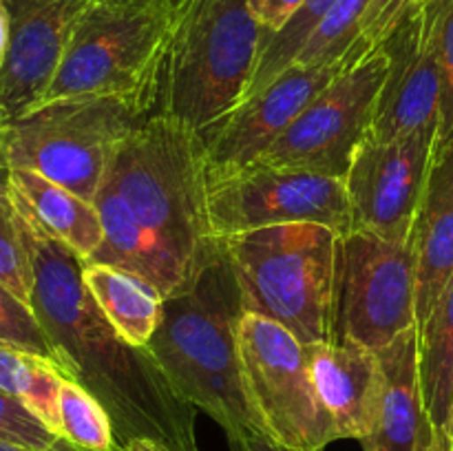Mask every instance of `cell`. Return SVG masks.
<instances>
[{
	"mask_svg": "<svg viewBox=\"0 0 453 451\" xmlns=\"http://www.w3.org/2000/svg\"><path fill=\"white\" fill-rule=\"evenodd\" d=\"M146 115L118 96L40 102L3 124L0 155L9 168L34 171L93 202L115 149Z\"/></svg>",
	"mask_w": 453,
	"mask_h": 451,
	"instance_id": "obj_7",
	"label": "cell"
},
{
	"mask_svg": "<svg viewBox=\"0 0 453 451\" xmlns=\"http://www.w3.org/2000/svg\"><path fill=\"white\" fill-rule=\"evenodd\" d=\"M418 3L420 0H370L363 13L358 42L367 49L380 47Z\"/></svg>",
	"mask_w": 453,
	"mask_h": 451,
	"instance_id": "obj_31",
	"label": "cell"
},
{
	"mask_svg": "<svg viewBox=\"0 0 453 451\" xmlns=\"http://www.w3.org/2000/svg\"><path fill=\"white\" fill-rule=\"evenodd\" d=\"M416 323V265L410 241L365 230L339 237L332 340L379 352Z\"/></svg>",
	"mask_w": 453,
	"mask_h": 451,
	"instance_id": "obj_9",
	"label": "cell"
},
{
	"mask_svg": "<svg viewBox=\"0 0 453 451\" xmlns=\"http://www.w3.org/2000/svg\"><path fill=\"white\" fill-rule=\"evenodd\" d=\"M233 451H308V449H292V447L279 445L273 438L261 436V433H248V436L230 440Z\"/></svg>",
	"mask_w": 453,
	"mask_h": 451,
	"instance_id": "obj_33",
	"label": "cell"
},
{
	"mask_svg": "<svg viewBox=\"0 0 453 451\" xmlns=\"http://www.w3.org/2000/svg\"><path fill=\"white\" fill-rule=\"evenodd\" d=\"M0 343L38 354V356L58 365L56 352H53L44 330L40 327L31 305L13 294L3 281H0Z\"/></svg>",
	"mask_w": 453,
	"mask_h": 451,
	"instance_id": "obj_28",
	"label": "cell"
},
{
	"mask_svg": "<svg viewBox=\"0 0 453 451\" xmlns=\"http://www.w3.org/2000/svg\"><path fill=\"white\" fill-rule=\"evenodd\" d=\"M339 237L326 224L296 221L219 239L243 312L288 327L303 345L332 340Z\"/></svg>",
	"mask_w": 453,
	"mask_h": 451,
	"instance_id": "obj_5",
	"label": "cell"
},
{
	"mask_svg": "<svg viewBox=\"0 0 453 451\" xmlns=\"http://www.w3.org/2000/svg\"><path fill=\"white\" fill-rule=\"evenodd\" d=\"M242 376L265 436L292 449L323 451L339 440L314 387L305 345L288 327L243 312L237 323Z\"/></svg>",
	"mask_w": 453,
	"mask_h": 451,
	"instance_id": "obj_8",
	"label": "cell"
},
{
	"mask_svg": "<svg viewBox=\"0 0 453 451\" xmlns=\"http://www.w3.org/2000/svg\"><path fill=\"white\" fill-rule=\"evenodd\" d=\"M380 385L365 451H441L425 405L418 367V325L410 327L376 352Z\"/></svg>",
	"mask_w": 453,
	"mask_h": 451,
	"instance_id": "obj_16",
	"label": "cell"
},
{
	"mask_svg": "<svg viewBox=\"0 0 453 451\" xmlns=\"http://www.w3.org/2000/svg\"><path fill=\"white\" fill-rule=\"evenodd\" d=\"M370 0H336L334 7L326 13L308 42L296 56L295 65L326 66L348 60L352 56H365L372 49L358 42L361 20Z\"/></svg>",
	"mask_w": 453,
	"mask_h": 451,
	"instance_id": "obj_24",
	"label": "cell"
},
{
	"mask_svg": "<svg viewBox=\"0 0 453 451\" xmlns=\"http://www.w3.org/2000/svg\"><path fill=\"white\" fill-rule=\"evenodd\" d=\"M82 277L119 339L131 348H146L162 321V292L128 270L93 261H84Z\"/></svg>",
	"mask_w": 453,
	"mask_h": 451,
	"instance_id": "obj_20",
	"label": "cell"
},
{
	"mask_svg": "<svg viewBox=\"0 0 453 451\" xmlns=\"http://www.w3.org/2000/svg\"><path fill=\"white\" fill-rule=\"evenodd\" d=\"M334 4L336 0H305L303 7L290 18V22H288L283 29L268 35V40H265L264 44V51H261L259 65H257L255 78H252L250 91H248V97L259 93L261 88L268 87L279 73H283L288 66L295 65L296 56L301 53L303 44L308 42L312 31L317 29L319 22L326 18V13L330 11Z\"/></svg>",
	"mask_w": 453,
	"mask_h": 451,
	"instance_id": "obj_26",
	"label": "cell"
},
{
	"mask_svg": "<svg viewBox=\"0 0 453 451\" xmlns=\"http://www.w3.org/2000/svg\"><path fill=\"white\" fill-rule=\"evenodd\" d=\"M310 374L339 438L363 440L370 432L380 385L379 356L352 340L305 345Z\"/></svg>",
	"mask_w": 453,
	"mask_h": 451,
	"instance_id": "obj_17",
	"label": "cell"
},
{
	"mask_svg": "<svg viewBox=\"0 0 453 451\" xmlns=\"http://www.w3.org/2000/svg\"><path fill=\"white\" fill-rule=\"evenodd\" d=\"M12 193L34 274L31 310L62 374L109 411L118 451L133 440H150L166 451H199L197 409L173 392L149 349L119 339L84 286V261L40 224L16 190Z\"/></svg>",
	"mask_w": 453,
	"mask_h": 451,
	"instance_id": "obj_1",
	"label": "cell"
},
{
	"mask_svg": "<svg viewBox=\"0 0 453 451\" xmlns=\"http://www.w3.org/2000/svg\"><path fill=\"white\" fill-rule=\"evenodd\" d=\"M9 34H12V13L4 4H0V73H3L4 60H7Z\"/></svg>",
	"mask_w": 453,
	"mask_h": 451,
	"instance_id": "obj_34",
	"label": "cell"
},
{
	"mask_svg": "<svg viewBox=\"0 0 453 451\" xmlns=\"http://www.w3.org/2000/svg\"><path fill=\"white\" fill-rule=\"evenodd\" d=\"M0 133H3V122H0Z\"/></svg>",
	"mask_w": 453,
	"mask_h": 451,
	"instance_id": "obj_39",
	"label": "cell"
},
{
	"mask_svg": "<svg viewBox=\"0 0 453 451\" xmlns=\"http://www.w3.org/2000/svg\"><path fill=\"white\" fill-rule=\"evenodd\" d=\"M416 323L423 325L453 274V141L438 144L410 234Z\"/></svg>",
	"mask_w": 453,
	"mask_h": 451,
	"instance_id": "obj_18",
	"label": "cell"
},
{
	"mask_svg": "<svg viewBox=\"0 0 453 451\" xmlns=\"http://www.w3.org/2000/svg\"><path fill=\"white\" fill-rule=\"evenodd\" d=\"M268 31L246 0H175L159 80V113L203 131L250 91Z\"/></svg>",
	"mask_w": 453,
	"mask_h": 451,
	"instance_id": "obj_4",
	"label": "cell"
},
{
	"mask_svg": "<svg viewBox=\"0 0 453 451\" xmlns=\"http://www.w3.org/2000/svg\"><path fill=\"white\" fill-rule=\"evenodd\" d=\"M104 180L153 241L173 296L188 290L221 250L208 212L202 133L155 111L119 141Z\"/></svg>",
	"mask_w": 453,
	"mask_h": 451,
	"instance_id": "obj_2",
	"label": "cell"
},
{
	"mask_svg": "<svg viewBox=\"0 0 453 451\" xmlns=\"http://www.w3.org/2000/svg\"><path fill=\"white\" fill-rule=\"evenodd\" d=\"M93 203L100 212L104 241L88 261L128 270V272L149 281L153 287H157L164 299H171V281H168L166 270L159 261L153 241L109 180H102Z\"/></svg>",
	"mask_w": 453,
	"mask_h": 451,
	"instance_id": "obj_21",
	"label": "cell"
},
{
	"mask_svg": "<svg viewBox=\"0 0 453 451\" xmlns=\"http://www.w3.org/2000/svg\"><path fill=\"white\" fill-rule=\"evenodd\" d=\"M445 4L447 0H420L380 44L389 65L370 131L374 140H392L438 126Z\"/></svg>",
	"mask_w": 453,
	"mask_h": 451,
	"instance_id": "obj_13",
	"label": "cell"
},
{
	"mask_svg": "<svg viewBox=\"0 0 453 451\" xmlns=\"http://www.w3.org/2000/svg\"><path fill=\"white\" fill-rule=\"evenodd\" d=\"M453 141V0H447L441 25V113L438 144Z\"/></svg>",
	"mask_w": 453,
	"mask_h": 451,
	"instance_id": "obj_30",
	"label": "cell"
},
{
	"mask_svg": "<svg viewBox=\"0 0 453 451\" xmlns=\"http://www.w3.org/2000/svg\"><path fill=\"white\" fill-rule=\"evenodd\" d=\"M18 0H0V4H4V7H12V4H16Z\"/></svg>",
	"mask_w": 453,
	"mask_h": 451,
	"instance_id": "obj_38",
	"label": "cell"
},
{
	"mask_svg": "<svg viewBox=\"0 0 453 451\" xmlns=\"http://www.w3.org/2000/svg\"><path fill=\"white\" fill-rule=\"evenodd\" d=\"M418 367L425 405L441 451H451L453 407V274L423 325H418Z\"/></svg>",
	"mask_w": 453,
	"mask_h": 451,
	"instance_id": "obj_22",
	"label": "cell"
},
{
	"mask_svg": "<svg viewBox=\"0 0 453 451\" xmlns=\"http://www.w3.org/2000/svg\"><path fill=\"white\" fill-rule=\"evenodd\" d=\"M34 411L27 409L18 398L0 389V440L27 447V449L47 451L60 440Z\"/></svg>",
	"mask_w": 453,
	"mask_h": 451,
	"instance_id": "obj_29",
	"label": "cell"
},
{
	"mask_svg": "<svg viewBox=\"0 0 453 451\" xmlns=\"http://www.w3.org/2000/svg\"><path fill=\"white\" fill-rule=\"evenodd\" d=\"M451 451H453V442H451Z\"/></svg>",
	"mask_w": 453,
	"mask_h": 451,
	"instance_id": "obj_40",
	"label": "cell"
},
{
	"mask_svg": "<svg viewBox=\"0 0 453 451\" xmlns=\"http://www.w3.org/2000/svg\"><path fill=\"white\" fill-rule=\"evenodd\" d=\"M305 0H246L248 9L255 20L268 31L270 35L290 22V18L303 7Z\"/></svg>",
	"mask_w": 453,
	"mask_h": 451,
	"instance_id": "obj_32",
	"label": "cell"
},
{
	"mask_svg": "<svg viewBox=\"0 0 453 451\" xmlns=\"http://www.w3.org/2000/svg\"><path fill=\"white\" fill-rule=\"evenodd\" d=\"M449 438L453 442V407H451V418H449Z\"/></svg>",
	"mask_w": 453,
	"mask_h": 451,
	"instance_id": "obj_37",
	"label": "cell"
},
{
	"mask_svg": "<svg viewBox=\"0 0 453 451\" xmlns=\"http://www.w3.org/2000/svg\"><path fill=\"white\" fill-rule=\"evenodd\" d=\"M239 287L224 248L188 290L164 299L157 332L146 345L173 392L211 416L230 440L261 433L239 358Z\"/></svg>",
	"mask_w": 453,
	"mask_h": 451,
	"instance_id": "obj_3",
	"label": "cell"
},
{
	"mask_svg": "<svg viewBox=\"0 0 453 451\" xmlns=\"http://www.w3.org/2000/svg\"><path fill=\"white\" fill-rule=\"evenodd\" d=\"M93 0H18L12 4L7 60L0 73V122L40 104L73 31Z\"/></svg>",
	"mask_w": 453,
	"mask_h": 451,
	"instance_id": "obj_15",
	"label": "cell"
},
{
	"mask_svg": "<svg viewBox=\"0 0 453 451\" xmlns=\"http://www.w3.org/2000/svg\"><path fill=\"white\" fill-rule=\"evenodd\" d=\"M62 378L66 376L56 363L0 343V389L18 398L58 436H60L58 396H60Z\"/></svg>",
	"mask_w": 453,
	"mask_h": 451,
	"instance_id": "obj_23",
	"label": "cell"
},
{
	"mask_svg": "<svg viewBox=\"0 0 453 451\" xmlns=\"http://www.w3.org/2000/svg\"><path fill=\"white\" fill-rule=\"evenodd\" d=\"M0 451H35V449H27V447L13 445V442L0 440ZM47 451H87V449H82V447H75L73 442H69L66 438H60V440H58L56 445Z\"/></svg>",
	"mask_w": 453,
	"mask_h": 451,
	"instance_id": "obj_35",
	"label": "cell"
},
{
	"mask_svg": "<svg viewBox=\"0 0 453 451\" xmlns=\"http://www.w3.org/2000/svg\"><path fill=\"white\" fill-rule=\"evenodd\" d=\"M436 146L438 126L392 140L367 137L343 180L352 230L389 241H410Z\"/></svg>",
	"mask_w": 453,
	"mask_h": 451,
	"instance_id": "obj_12",
	"label": "cell"
},
{
	"mask_svg": "<svg viewBox=\"0 0 453 451\" xmlns=\"http://www.w3.org/2000/svg\"><path fill=\"white\" fill-rule=\"evenodd\" d=\"M0 281L25 303H29L34 274H31L29 252L18 226L9 168L3 162V155H0Z\"/></svg>",
	"mask_w": 453,
	"mask_h": 451,
	"instance_id": "obj_27",
	"label": "cell"
},
{
	"mask_svg": "<svg viewBox=\"0 0 453 451\" xmlns=\"http://www.w3.org/2000/svg\"><path fill=\"white\" fill-rule=\"evenodd\" d=\"M175 0H93L42 102L118 96L157 111Z\"/></svg>",
	"mask_w": 453,
	"mask_h": 451,
	"instance_id": "obj_6",
	"label": "cell"
},
{
	"mask_svg": "<svg viewBox=\"0 0 453 451\" xmlns=\"http://www.w3.org/2000/svg\"><path fill=\"white\" fill-rule=\"evenodd\" d=\"M208 212L217 239L296 221L326 224L341 234L352 230L341 177L261 162L230 172H208Z\"/></svg>",
	"mask_w": 453,
	"mask_h": 451,
	"instance_id": "obj_11",
	"label": "cell"
},
{
	"mask_svg": "<svg viewBox=\"0 0 453 451\" xmlns=\"http://www.w3.org/2000/svg\"><path fill=\"white\" fill-rule=\"evenodd\" d=\"M119 451H166V449H162V447L155 445V442L150 440H133L128 442V445H124Z\"/></svg>",
	"mask_w": 453,
	"mask_h": 451,
	"instance_id": "obj_36",
	"label": "cell"
},
{
	"mask_svg": "<svg viewBox=\"0 0 453 451\" xmlns=\"http://www.w3.org/2000/svg\"><path fill=\"white\" fill-rule=\"evenodd\" d=\"M358 57L363 56L326 66H288L268 87L243 100L219 122L199 131L206 146L208 172L217 175L255 164L303 113L305 106Z\"/></svg>",
	"mask_w": 453,
	"mask_h": 451,
	"instance_id": "obj_14",
	"label": "cell"
},
{
	"mask_svg": "<svg viewBox=\"0 0 453 451\" xmlns=\"http://www.w3.org/2000/svg\"><path fill=\"white\" fill-rule=\"evenodd\" d=\"M388 65L385 49L376 47L345 66L257 162L345 180L370 137Z\"/></svg>",
	"mask_w": 453,
	"mask_h": 451,
	"instance_id": "obj_10",
	"label": "cell"
},
{
	"mask_svg": "<svg viewBox=\"0 0 453 451\" xmlns=\"http://www.w3.org/2000/svg\"><path fill=\"white\" fill-rule=\"evenodd\" d=\"M9 181L58 241L82 261L96 255L104 241V228L96 203L27 168H9Z\"/></svg>",
	"mask_w": 453,
	"mask_h": 451,
	"instance_id": "obj_19",
	"label": "cell"
},
{
	"mask_svg": "<svg viewBox=\"0 0 453 451\" xmlns=\"http://www.w3.org/2000/svg\"><path fill=\"white\" fill-rule=\"evenodd\" d=\"M60 436L87 451H118L109 411L88 389L71 378H62L58 396Z\"/></svg>",
	"mask_w": 453,
	"mask_h": 451,
	"instance_id": "obj_25",
	"label": "cell"
}]
</instances>
